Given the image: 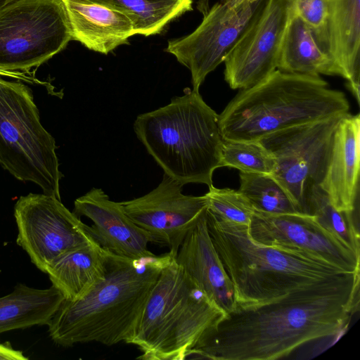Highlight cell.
I'll list each match as a JSON object with an SVG mask.
<instances>
[{
    "label": "cell",
    "instance_id": "4fadbf2b",
    "mask_svg": "<svg viewBox=\"0 0 360 360\" xmlns=\"http://www.w3.org/2000/svg\"><path fill=\"white\" fill-rule=\"evenodd\" d=\"M248 233L255 242L325 262L345 272L360 271V255L307 214H270L255 210Z\"/></svg>",
    "mask_w": 360,
    "mask_h": 360
},
{
    "label": "cell",
    "instance_id": "9a60e30c",
    "mask_svg": "<svg viewBox=\"0 0 360 360\" xmlns=\"http://www.w3.org/2000/svg\"><path fill=\"white\" fill-rule=\"evenodd\" d=\"M72 212L93 221L90 232L103 248L131 259L154 254L148 249V244L152 243L149 233L125 214L120 202L110 200L101 188H93L77 198Z\"/></svg>",
    "mask_w": 360,
    "mask_h": 360
},
{
    "label": "cell",
    "instance_id": "d6986e66",
    "mask_svg": "<svg viewBox=\"0 0 360 360\" xmlns=\"http://www.w3.org/2000/svg\"><path fill=\"white\" fill-rule=\"evenodd\" d=\"M326 51L359 105V0H328Z\"/></svg>",
    "mask_w": 360,
    "mask_h": 360
},
{
    "label": "cell",
    "instance_id": "7402d4cb",
    "mask_svg": "<svg viewBox=\"0 0 360 360\" xmlns=\"http://www.w3.org/2000/svg\"><path fill=\"white\" fill-rule=\"evenodd\" d=\"M64 300L53 285L37 289L17 285L11 293L0 297V333L48 326Z\"/></svg>",
    "mask_w": 360,
    "mask_h": 360
},
{
    "label": "cell",
    "instance_id": "6da1fadb",
    "mask_svg": "<svg viewBox=\"0 0 360 360\" xmlns=\"http://www.w3.org/2000/svg\"><path fill=\"white\" fill-rule=\"evenodd\" d=\"M360 271L344 273L262 306L226 315L186 359L274 360L342 333L359 309Z\"/></svg>",
    "mask_w": 360,
    "mask_h": 360
},
{
    "label": "cell",
    "instance_id": "cb8c5ba5",
    "mask_svg": "<svg viewBox=\"0 0 360 360\" xmlns=\"http://www.w3.org/2000/svg\"><path fill=\"white\" fill-rule=\"evenodd\" d=\"M305 214L313 216L328 233L360 255L359 215L339 211L318 184L307 186Z\"/></svg>",
    "mask_w": 360,
    "mask_h": 360
},
{
    "label": "cell",
    "instance_id": "e0dca14e",
    "mask_svg": "<svg viewBox=\"0 0 360 360\" xmlns=\"http://www.w3.org/2000/svg\"><path fill=\"white\" fill-rule=\"evenodd\" d=\"M207 210L186 235L174 259L227 315L236 309L234 290L210 238Z\"/></svg>",
    "mask_w": 360,
    "mask_h": 360
},
{
    "label": "cell",
    "instance_id": "ac0fdd59",
    "mask_svg": "<svg viewBox=\"0 0 360 360\" xmlns=\"http://www.w3.org/2000/svg\"><path fill=\"white\" fill-rule=\"evenodd\" d=\"M72 39L89 49L108 54L135 35L132 20L124 13L88 0H63Z\"/></svg>",
    "mask_w": 360,
    "mask_h": 360
},
{
    "label": "cell",
    "instance_id": "8992f818",
    "mask_svg": "<svg viewBox=\"0 0 360 360\" xmlns=\"http://www.w3.org/2000/svg\"><path fill=\"white\" fill-rule=\"evenodd\" d=\"M226 315L173 257L162 269L129 344L142 352L139 359H186Z\"/></svg>",
    "mask_w": 360,
    "mask_h": 360
},
{
    "label": "cell",
    "instance_id": "484cf974",
    "mask_svg": "<svg viewBox=\"0 0 360 360\" xmlns=\"http://www.w3.org/2000/svg\"><path fill=\"white\" fill-rule=\"evenodd\" d=\"M276 166L272 155L259 141L222 139L221 167L241 172L271 174Z\"/></svg>",
    "mask_w": 360,
    "mask_h": 360
},
{
    "label": "cell",
    "instance_id": "603a6c76",
    "mask_svg": "<svg viewBox=\"0 0 360 360\" xmlns=\"http://www.w3.org/2000/svg\"><path fill=\"white\" fill-rule=\"evenodd\" d=\"M120 11L132 20L135 34L160 33L172 20L192 10L193 0H88Z\"/></svg>",
    "mask_w": 360,
    "mask_h": 360
},
{
    "label": "cell",
    "instance_id": "30bf717a",
    "mask_svg": "<svg viewBox=\"0 0 360 360\" xmlns=\"http://www.w3.org/2000/svg\"><path fill=\"white\" fill-rule=\"evenodd\" d=\"M14 217L18 231L17 244L44 273L49 264L60 255L96 240L89 226L51 195L20 196L14 207Z\"/></svg>",
    "mask_w": 360,
    "mask_h": 360
},
{
    "label": "cell",
    "instance_id": "ffe728a7",
    "mask_svg": "<svg viewBox=\"0 0 360 360\" xmlns=\"http://www.w3.org/2000/svg\"><path fill=\"white\" fill-rule=\"evenodd\" d=\"M108 254L95 240L60 255L49 264L45 273L65 300L76 301L105 278Z\"/></svg>",
    "mask_w": 360,
    "mask_h": 360
},
{
    "label": "cell",
    "instance_id": "7a4b0ae2",
    "mask_svg": "<svg viewBox=\"0 0 360 360\" xmlns=\"http://www.w3.org/2000/svg\"><path fill=\"white\" fill-rule=\"evenodd\" d=\"M108 252L105 278L82 299L64 300L48 325L56 345L129 344L162 269L174 257L167 252L131 259Z\"/></svg>",
    "mask_w": 360,
    "mask_h": 360
},
{
    "label": "cell",
    "instance_id": "2e32d148",
    "mask_svg": "<svg viewBox=\"0 0 360 360\" xmlns=\"http://www.w3.org/2000/svg\"><path fill=\"white\" fill-rule=\"evenodd\" d=\"M360 115H345L336 129L319 185L339 211L359 215Z\"/></svg>",
    "mask_w": 360,
    "mask_h": 360
},
{
    "label": "cell",
    "instance_id": "83f0119b",
    "mask_svg": "<svg viewBox=\"0 0 360 360\" xmlns=\"http://www.w3.org/2000/svg\"><path fill=\"white\" fill-rule=\"evenodd\" d=\"M288 1L290 12L300 17L311 28L318 44L323 51L328 53L326 32L328 0H288Z\"/></svg>",
    "mask_w": 360,
    "mask_h": 360
},
{
    "label": "cell",
    "instance_id": "4dcf8cb0",
    "mask_svg": "<svg viewBox=\"0 0 360 360\" xmlns=\"http://www.w3.org/2000/svg\"><path fill=\"white\" fill-rule=\"evenodd\" d=\"M12 0H0V8Z\"/></svg>",
    "mask_w": 360,
    "mask_h": 360
},
{
    "label": "cell",
    "instance_id": "f1b7e54d",
    "mask_svg": "<svg viewBox=\"0 0 360 360\" xmlns=\"http://www.w3.org/2000/svg\"><path fill=\"white\" fill-rule=\"evenodd\" d=\"M22 352L14 349L9 344L0 343V360H27Z\"/></svg>",
    "mask_w": 360,
    "mask_h": 360
},
{
    "label": "cell",
    "instance_id": "277c9868",
    "mask_svg": "<svg viewBox=\"0 0 360 360\" xmlns=\"http://www.w3.org/2000/svg\"><path fill=\"white\" fill-rule=\"evenodd\" d=\"M345 94L319 75L274 70L240 89L218 116L222 139L258 141L285 128L349 113Z\"/></svg>",
    "mask_w": 360,
    "mask_h": 360
},
{
    "label": "cell",
    "instance_id": "44dd1931",
    "mask_svg": "<svg viewBox=\"0 0 360 360\" xmlns=\"http://www.w3.org/2000/svg\"><path fill=\"white\" fill-rule=\"evenodd\" d=\"M290 13L276 69L288 73L342 77L333 60L318 44L311 28L290 10Z\"/></svg>",
    "mask_w": 360,
    "mask_h": 360
},
{
    "label": "cell",
    "instance_id": "ba28073f",
    "mask_svg": "<svg viewBox=\"0 0 360 360\" xmlns=\"http://www.w3.org/2000/svg\"><path fill=\"white\" fill-rule=\"evenodd\" d=\"M71 39L63 0H12L0 8V70L30 74Z\"/></svg>",
    "mask_w": 360,
    "mask_h": 360
},
{
    "label": "cell",
    "instance_id": "f546056e",
    "mask_svg": "<svg viewBox=\"0 0 360 360\" xmlns=\"http://www.w3.org/2000/svg\"><path fill=\"white\" fill-rule=\"evenodd\" d=\"M11 75H12V74L10 72L0 70V76L4 77H11Z\"/></svg>",
    "mask_w": 360,
    "mask_h": 360
},
{
    "label": "cell",
    "instance_id": "5b68a950",
    "mask_svg": "<svg viewBox=\"0 0 360 360\" xmlns=\"http://www.w3.org/2000/svg\"><path fill=\"white\" fill-rule=\"evenodd\" d=\"M219 115L199 91L188 90L169 103L139 115L134 130L164 174L181 184H212L221 167Z\"/></svg>",
    "mask_w": 360,
    "mask_h": 360
},
{
    "label": "cell",
    "instance_id": "5bb4252c",
    "mask_svg": "<svg viewBox=\"0 0 360 360\" xmlns=\"http://www.w3.org/2000/svg\"><path fill=\"white\" fill-rule=\"evenodd\" d=\"M183 186L164 174L158 186L147 194L120 202L125 214L149 233L152 243L167 246L174 257L207 208L205 195H185Z\"/></svg>",
    "mask_w": 360,
    "mask_h": 360
},
{
    "label": "cell",
    "instance_id": "9c48e42d",
    "mask_svg": "<svg viewBox=\"0 0 360 360\" xmlns=\"http://www.w3.org/2000/svg\"><path fill=\"white\" fill-rule=\"evenodd\" d=\"M345 115L285 128L258 140L274 158L276 166L271 175L300 213L305 214L307 186L320 185L323 180L334 135Z\"/></svg>",
    "mask_w": 360,
    "mask_h": 360
},
{
    "label": "cell",
    "instance_id": "52a82bcc",
    "mask_svg": "<svg viewBox=\"0 0 360 360\" xmlns=\"http://www.w3.org/2000/svg\"><path fill=\"white\" fill-rule=\"evenodd\" d=\"M56 141L41 122L32 89L0 76V165L22 181L60 200Z\"/></svg>",
    "mask_w": 360,
    "mask_h": 360
},
{
    "label": "cell",
    "instance_id": "7c38bea8",
    "mask_svg": "<svg viewBox=\"0 0 360 360\" xmlns=\"http://www.w3.org/2000/svg\"><path fill=\"white\" fill-rule=\"evenodd\" d=\"M259 0H225L204 14L188 35L168 41L165 51L191 74L193 89L199 91L207 75L224 62L255 9Z\"/></svg>",
    "mask_w": 360,
    "mask_h": 360
},
{
    "label": "cell",
    "instance_id": "8fae6325",
    "mask_svg": "<svg viewBox=\"0 0 360 360\" xmlns=\"http://www.w3.org/2000/svg\"><path fill=\"white\" fill-rule=\"evenodd\" d=\"M290 13L288 0H259L224 60V79L231 89L251 87L276 70Z\"/></svg>",
    "mask_w": 360,
    "mask_h": 360
},
{
    "label": "cell",
    "instance_id": "d4e9b609",
    "mask_svg": "<svg viewBox=\"0 0 360 360\" xmlns=\"http://www.w3.org/2000/svg\"><path fill=\"white\" fill-rule=\"evenodd\" d=\"M239 176L238 191L255 210L270 214L299 212L288 193L271 174L240 172Z\"/></svg>",
    "mask_w": 360,
    "mask_h": 360
},
{
    "label": "cell",
    "instance_id": "3957f363",
    "mask_svg": "<svg viewBox=\"0 0 360 360\" xmlns=\"http://www.w3.org/2000/svg\"><path fill=\"white\" fill-rule=\"evenodd\" d=\"M207 223L233 284L236 310L267 304L348 273L325 262L258 243L250 236L248 226L223 219L208 209Z\"/></svg>",
    "mask_w": 360,
    "mask_h": 360
},
{
    "label": "cell",
    "instance_id": "4316f807",
    "mask_svg": "<svg viewBox=\"0 0 360 360\" xmlns=\"http://www.w3.org/2000/svg\"><path fill=\"white\" fill-rule=\"evenodd\" d=\"M205 195L207 207L212 213L226 221L249 226L255 209L238 190L208 186Z\"/></svg>",
    "mask_w": 360,
    "mask_h": 360
}]
</instances>
